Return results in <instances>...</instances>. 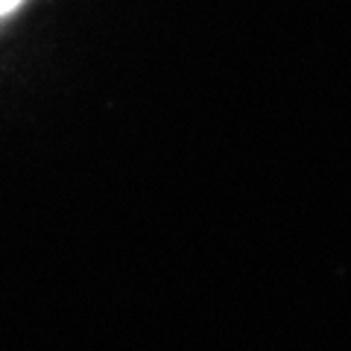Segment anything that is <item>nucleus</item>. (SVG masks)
I'll return each mask as SVG.
<instances>
[{"label":"nucleus","instance_id":"nucleus-1","mask_svg":"<svg viewBox=\"0 0 351 351\" xmlns=\"http://www.w3.org/2000/svg\"><path fill=\"white\" fill-rule=\"evenodd\" d=\"M27 0H0V18H6V15H12L18 6H24Z\"/></svg>","mask_w":351,"mask_h":351}]
</instances>
